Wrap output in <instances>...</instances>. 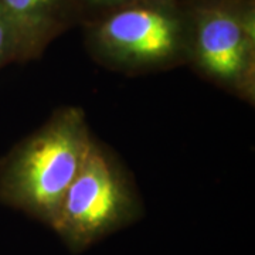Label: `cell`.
I'll use <instances>...</instances> for the list:
<instances>
[{
	"instance_id": "obj_7",
	"label": "cell",
	"mask_w": 255,
	"mask_h": 255,
	"mask_svg": "<svg viewBox=\"0 0 255 255\" xmlns=\"http://www.w3.org/2000/svg\"><path fill=\"white\" fill-rule=\"evenodd\" d=\"M132 1L136 0H71L77 26H81L85 21H90L107 11L129 4Z\"/></svg>"
},
{
	"instance_id": "obj_2",
	"label": "cell",
	"mask_w": 255,
	"mask_h": 255,
	"mask_svg": "<svg viewBox=\"0 0 255 255\" xmlns=\"http://www.w3.org/2000/svg\"><path fill=\"white\" fill-rule=\"evenodd\" d=\"M88 54L111 71H167L189 63V1L136 0L81 24Z\"/></svg>"
},
{
	"instance_id": "obj_4",
	"label": "cell",
	"mask_w": 255,
	"mask_h": 255,
	"mask_svg": "<svg viewBox=\"0 0 255 255\" xmlns=\"http://www.w3.org/2000/svg\"><path fill=\"white\" fill-rule=\"evenodd\" d=\"M189 63L203 80L255 102V0H187Z\"/></svg>"
},
{
	"instance_id": "obj_6",
	"label": "cell",
	"mask_w": 255,
	"mask_h": 255,
	"mask_svg": "<svg viewBox=\"0 0 255 255\" xmlns=\"http://www.w3.org/2000/svg\"><path fill=\"white\" fill-rule=\"evenodd\" d=\"M13 63H21L20 44L16 30L0 3V70Z\"/></svg>"
},
{
	"instance_id": "obj_1",
	"label": "cell",
	"mask_w": 255,
	"mask_h": 255,
	"mask_svg": "<svg viewBox=\"0 0 255 255\" xmlns=\"http://www.w3.org/2000/svg\"><path fill=\"white\" fill-rule=\"evenodd\" d=\"M94 140L82 108L55 110L0 159V203L51 227Z\"/></svg>"
},
{
	"instance_id": "obj_5",
	"label": "cell",
	"mask_w": 255,
	"mask_h": 255,
	"mask_svg": "<svg viewBox=\"0 0 255 255\" xmlns=\"http://www.w3.org/2000/svg\"><path fill=\"white\" fill-rule=\"evenodd\" d=\"M20 44L21 63L40 58L47 47L77 26L71 0H0Z\"/></svg>"
},
{
	"instance_id": "obj_3",
	"label": "cell",
	"mask_w": 255,
	"mask_h": 255,
	"mask_svg": "<svg viewBox=\"0 0 255 255\" xmlns=\"http://www.w3.org/2000/svg\"><path fill=\"white\" fill-rule=\"evenodd\" d=\"M142 213L133 177L115 152L95 139L51 228L71 251L80 253L136 221Z\"/></svg>"
}]
</instances>
